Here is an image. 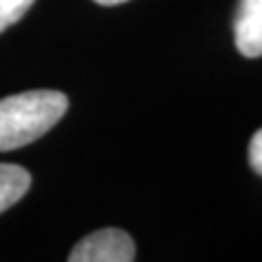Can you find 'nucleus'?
Returning a JSON list of instances; mask_svg holds the SVG:
<instances>
[{"instance_id":"obj_3","label":"nucleus","mask_w":262,"mask_h":262,"mask_svg":"<svg viewBox=\"0 0 262 262\" xmlns=\"http://www.w3.org/2000/svg\"><path fill=\"white\" fill-rule=\"evenodd\" d=\"M234 39L241 55L249 59L262 57V0H238L234 15Z\"/></svg>"},{"instance_id":"obj_6","label":"nucleus","mask_w":262,"mask_h":262,"mask_svg":"<svg viewBox=\"0 0 262 262\" xmlns=\"http://www.w3.org/2000/svg\"><path fill=\"white\" fill-rule=\"evenodd\" d=\"M247 158H249V166L256 170L258 175H262V129H258L249 140Z\"/></svg>"},{"instance_id":"obj_4","label":"nucleus","mask_w":262,"mask_h":262,"mask_svg":"<svg viewBox=\"0 0 262 262\" xmlns=\"http://www.w3.org/2000/svg\"><path fill=\"white\" fill-rule=\"evenodd\" d=\"M31 188V175L18 164H0V214L15 206Z\"/></svg>"},{"instance_id":"obj_5","label":"nucleus","mask_w":262,"mask_h":262,"mask_svg":"<svg viewBox=\"0 0 262 262\" xmlns=\"http://www.w3.org/2000/svg\"><path fill=\"white\" fill-rule=\"evenodd\" d=\"M35 0H0V33L15 24Z\"/></svg>"},{"instance_id":"obj_2","label":"nucleus","mask_w":262,"mask_h":262,"mask_svg":"<svg viewBox=\"0 0 262 262\" xmlns=\"http://www.w3.org/2000/svg\"><path fill=\"white\" fill-rule=\"evenodd\" d=\"M136 258V245L122 229L107 227L85 236L72 247L70 262H131Z\"/></svg>"},{"instance_id":"obj_1","label":"nucleus","mask_w":262,"mask_h":262,"mask_svg":"<svg viewBox=\"0 0 262 262\" xmlns=\"http://www.w3.org/2000/svg\"><path fill=\"white\" fill-rule=\"evenodd\" d=\"M68 110V96L55 90H33L0 101V151L27 146L51 131Z\"/></svg>"},{"instance_id":"obj_7","label":"nucleus","mask_w":262,"mask_h":262,"mask_svg":"<svg viewBox=\"0 0 262 262\" xmlns=\"http://www.w3.org/2000/svg\"><path fill=\"white\" fill-rule=\"evenodd\" d=\"M96 5H103V7H116V5H122L127 0H94Z\"/></svg>"}]
</instances>
